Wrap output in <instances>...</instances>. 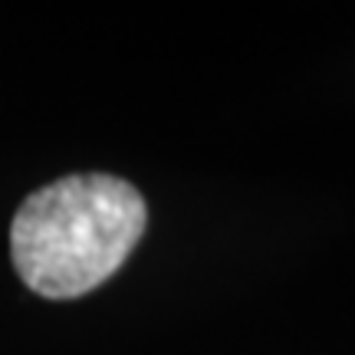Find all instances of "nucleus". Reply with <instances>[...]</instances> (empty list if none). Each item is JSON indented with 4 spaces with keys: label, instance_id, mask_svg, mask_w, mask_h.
<instances>
[{
    "label": "nucleus",
    "instance_id": "f257e3e1",
    "mask_svg": "<svg viewBox=\"0 0 355 355\" xmlns=\"http://www.w3.org/2000/svg\"><path fill=\"white\" fill-rule=\"evenodd\" d=\"M148 224L135 184L112 175H69L33 191L10 224V257L46 300H76L128 260Z\"/></svg>",
    "mask_w": 355,
    "mask_h": 355
}]
</instances>
